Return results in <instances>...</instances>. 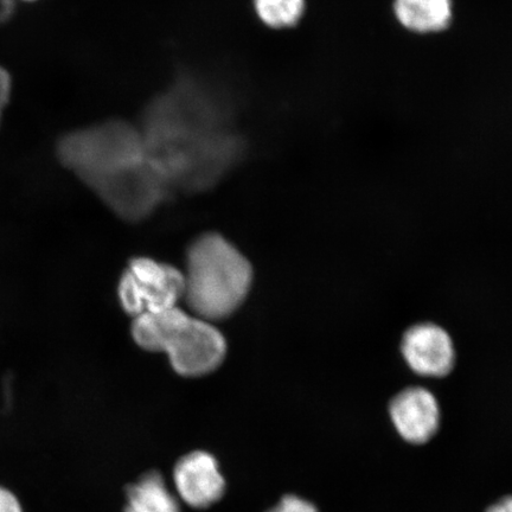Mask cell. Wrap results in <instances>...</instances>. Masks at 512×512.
Here are the masks:
<instances>
[{
	"label": "cell",
	"instance_id": "obj_1",
	"mask_svg": "<svg viewBox=\"0 0 512 512\" xmlns=\"http://www.w3.org/2000/svg\"><path fill=\"white\" fill-rule=\"evenodd\" d=\"M147 157L172 191L207 190L245 152L226 105L195 79H182L153 99L138 125Z\"/></svg>",
	"mask_w": 512,
	"mask_h": 512
},
{
	"label": "cell",
	"instance_id": "obj_2",
	"mask_svg": "<svg viewBox=\"0 0 512 512\" xmlns=\"http://www.w3.org/2000/svg\"><path fill=\"white\" fill-rule=\"evenodd\" d=\"M183 274V303L192 315L214 324L240 309L254 278L251 262L219 233L204 234L191 243Z\"/></svg>",
	"mask_w": 512,
	"mask_h": 512
},
{
	"label": "cell",
	"instance_id": "obj_3",
	"mask_svg": "<svg viewBox=\"0 0 512 512\" xmlns=\"http://www.w3.org/2000/svg\"><path fill=\"white\" fill-rule=\"evenodd\" d=\"M131 335L140 349L163 352L172 370L188 379L214 373L227 357V339L217 326L179 306L133 319Z\"/></svg>",
	"mask_w": 512,
	"mask_h": 512
},
{
	"label": "cell",
	"instance_id": "obj_4",
	"mask_svg": "<svg viewBox=\"0 0 512 512\" xmlns=\"http://www.w3.org/2000/svg\"><path fill=\"white\" fill-rule=\"evenodd\" d=\"M56 156L91 190L149 159L139 126L120 119L64 134L56 144Z\"/></svg>",
	"mask_w": 512,
	"mask_h": 512
},
{
	"label": "cell",
	"instance_id": "obj_5",
	"mask_svg": "<svg viewBox=\"0 0 512 512\" xmlns=\"http://www.w3.org/2000/svg\"><path fill=\"white\" fill-rule=\"evenodd\" d=\"M183 296V271L147 256L131 259L119 280V303L132 319L174 309Z\"/></svg>",
	"mask_w": 512,
	"mask_h": 512
},
{
	"label": "cell",
	"instance_id": "obj_6",
	"mask_svg": "<svg viewBox=\"0 0 512 512\" xmlns=\"http://www.w3.org/2000/svg\"><path fill=\"white\" fill-rule=\"evenodd\" d=\"M174 482L183 501L194 509H207L226 494V479L213 454L194 451L175 465Z\"/></svg>",
	"mask_w": 512,
	"mask_h": 512
},
{
	"label": "cell",
	"instance_id": "obj_7",
	"mask_svg": "<svg viewBox=\"0 0 512 512\" xmlns=\"http://www.w3.org/2000/svg\"><path fill=\"white\" fill-rule=\"evenodd\" d=\"M389 16L395 27L414 40H438L457 21L456 0H390Z\"/></svg>",
	"mask_w": 512,
	"mask_h": 512
},
{
	"label": "cell",
	"instance_id": "obj_8",
	"mask_svg": "<svg viewBox=\"0 0 512 512\" xmlns=\"http://www.w3.org/2000/svg\"><path fill=\"white\" fill-rule=\"evenodd\" d=\"M401 350L408 366L422 376H446L456 362L452 338L432 323L412 326L402 338Z\"/></svg>",
	"mask_w": 512,
	"mask_h": 512
},
{
	"label": "cell",
	"instance_id": "obj_9",
	"mask_svg": "<svg viewBox=\"0 0 512 512\" xmlns=\"http://www.w3.org/2000/svg\"><path fill=\"white\" fill-rule=\"evenodd\" d=\"M389 414L400 437L412 445L428 443L439 430L438 401L425 388L402 390L390 402Z\"/></svg>",
	"mask_w": 512,
	"mask_h": 512
},
{
	"label": "cell",
	"instance_id": "obj_10",
	"mask_svg": "<svg viewBox=\"0 0 512 512\" xmlns=\"http://www.w3.org/2000/svg\"><path fill=\"white\" fill-rule=\"evenodd\" d=\"M124 512H181L177 499L166 488L158 471L144 473L138 482L127 485Z\"/></svg>",
	"mask_w": 512,
	"mask_h": 512
},
{
	"label": "cell",
	"instance_id": "obj_11",
	"mask_svg": "<svg viewBox=\"0 0 512 512\" xmlns=\"http://www.w3.org/2000/svg\"><path fill=\"white\" fill-rule=\"evenodd\" d=\"M254 8L266 27L293 29L302 23L306 15L307 0H254Z\"/></svg>",
	"mask_w": 512,
	"mask_h": 512
},
{
	"label": "cell",
	"instance_id": "obj_12",
	"mask_svg": "<svg viewBox=\"0 0 512 512\" xmlns=\"http://www.w3.org/2000/svg\"><path fill=\"white\" fill-rule=\"evenodd\" d=\"M267 512H319L316 505L296 495H285Z\"/></svg>",
	"mask_w": 512,
	"mask_h": 512
},
{
	"label": "cell",
	"instance_id": "obj_13",
	"mask_svg": "<svg viewBox=\"0 0 512 512\" xmlns=\"http://www.w3.org/2000/svg\"><path fill=\"white\" fill-rule=\"evenodd\" d=\"M12 92L11 75L4 67L0 66V124L6 106L9 105Z\"/></svg>",
	"mask_w": 512,
	"mask_h": 512
},
{
	"label": "cell",
	"instance_id": "obj_14",
	"mask_svg": "<svg viewBox=\"0 0 512 512\" xmlns=\"http://www.w3.org/2000/svg\"><path fill=\"white\" fill-rule=\"evenodd\" d=\"M0 512H23L18 498L3 486H0Z\"/></svg>",
	"mask_w": 512,
	"mask_h": 512
},
{
	"label": "cell",
	"instance_id": "obj_15",
	"mask_svg": "<svg viewBox=\"0 0 512 512\" xmlns=\"http://www.w3.org/2000/svg\"><path fill=\"white\" fill-rule=\"evenodd\" d=\"M485 512H512V496L499 499V501L490 505Z\"/></svg>",
	"mask_w": 512,
	"mask_h": 512
},
{
	"label": "cell",
	"instance_id": "obj_16",
	"mask_svg": "<svg viewBox=\"0 0 512 512\" xmlns=\"http://www.w3.org/2000/svg\"><path fill=\"white\" fill-rule=\"evenodd\" d=\"M24 2H35V0H24Z\"/></svg>",
	"mask_w": 512,
	"mask_h": 512
}]
</instances>
